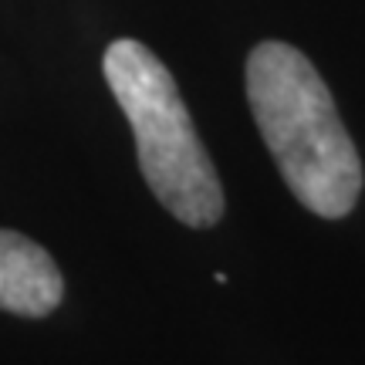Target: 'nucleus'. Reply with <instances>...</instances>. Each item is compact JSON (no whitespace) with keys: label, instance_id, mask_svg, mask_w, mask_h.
I'll list each match as a JSON object with an SVG mask.
<instances>
[{"label":"nucleus","instance_id":"1","mask_svg":"<svg viewBox=\"0 0 365 365\" xmlns=\"http://www.w3.org/2000/svg\"><path fill=\"white\" fill-rule=\"evenodd\" d=\"M247 98L291 193L325 220L349 217L362 193V159L312 61L284 41L257 44Z\"/></svg>","mask_w":365,"mask_h":365},{"label":"nucleus","instance_id":"2","mask_svg":"<svg viewBox=\"0 0 365 365\" xmlns=\"http://www.w3.org/2000/svg\"><path fill=\"white\" fill-rule=\"evenodd\" d=\"M105 81L135 132V153L149 190L186 227H213L227 210L220 176L196 135L176 78L139 41L108 44Z\"/></svg>","mask_w":365,"mask_h":365},{"label":"nucleus","instance_id":"3","mask_svg":"<svg viewBox=\"0 0 365 365\" xmlns=\"http://www.w3.org/2000/svg\"><path fill=\"white\" fill-rule=\"evenodd\" d=\"M65 298L61 271L48 250L17 230H0V308L44 318Z\"/></svg>","mask_w":365,"mask_h":365}]
</instances>
